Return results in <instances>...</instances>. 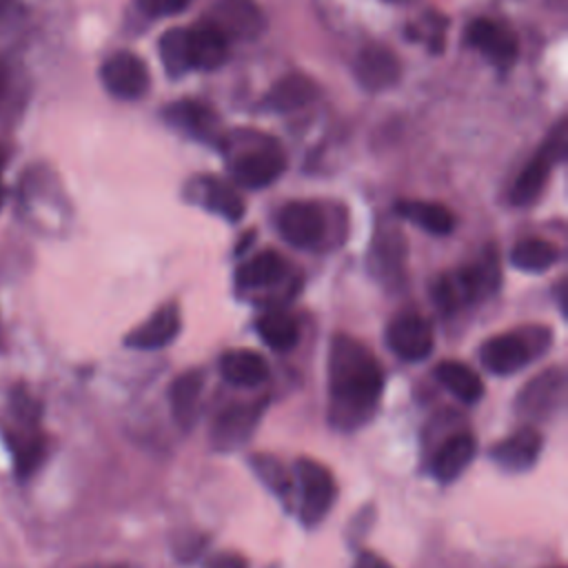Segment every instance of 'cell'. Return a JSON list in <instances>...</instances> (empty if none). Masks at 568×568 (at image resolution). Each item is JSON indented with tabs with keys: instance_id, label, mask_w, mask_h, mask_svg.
Wrapping results in <instances>:
<instances>
[{
	"instance_id": "5bb4252c",
	"label": "cell",
	"mask_w": 568,
	"mask_h": 568,
	"mask_svg": "<svg viewBox=\"0 0 568 568\" xmlns=\"http://www.w3.org/2000/svg\"><path fill=\"white\" fill-rule=\"evenodd\" d=\"M402 62L384 44H366L355 58V78L366 91H384L397 84Z\"/></svg>"
},
{
	"instance_id": "52a82bcc",
	"label": "cell",
	"mask_w": 568,
	"mask_h": 568,
	"mask_svg": "<svg viewBox=\"0 0 568 568\" xmlns=\"http://www.w3.org/2000/svg\"><path fill=\"white\" fill-rule=\"evenodd\" d=\"M100 80L104 89L120 100H138L151 84L146 64L131 51L111 53L100 67Z\"/></svg>"
},
{
	"instance_id": "83f0119b",
	"label": "cell",
	"mask_w": 568,
	"mask_h": 568,
	"mask_svg": "<svg viewBox=\"0 0 568 568\" xmlns=\"http://www.w3.org/2000/svg\"><path fill=\"white\" fill-rule=\"evenodd\" d=\"M557 260H559V248L552 242L539 240V237L521 240L510 251L513 266L526 273H541L550 268Z\"/></svg>"
},
{
	"instance_id": "8992f818",
	"label": "cell",
	"mask_w": 568,
	"mask_h": 568,
	"mask_svg": "<svg viewBox=\"0 0 568 568\" xmlns=\"http://www.w3.org/2000/svg\"><path fill=\"white\" fill-rule=\"evenodd\" d=\"M295 475L300 481V519L306 526H315L324 519L335 501V479L326 466L315 459L302 457L295 462Z\"/></svg>"
},
{
	"instance_id": "7a4b0ae2",
	"label": "cell",
	"mask_w": 568,
	"mask_h": 568,
	"mask_svg": "<svg viewBox=\"0 0 568 568\" xmlns=\"http://www.w3.org/2000/svg\"><path fill=\"white\" fill-rule=\"evenodd\" d=\"M233 180L246 189H262L275 182L286 169V155L275 140L242 131L222 140Z\"/></svg>"
},
{
	"instance_id": "1f68e13d",
	"label": "cell",
	"mask_w": 568,
	"mask_h": 568,
	"mask_svg": "<svg viewBox=\"0 0 568 568\" xmlns=\"http://www.w3.org/2000/svg\"><path fill=\"white\" fill-rule=\"evenodd\" d=\"M186 4H189V0H138V7L146 16H153V18L180 13Z\"/></svg>"
},
{
	"instance_id": "9c48e42d",
	"label": "cell",
	"mask_w": 568,
	"mask_h": 568,
	"mask_svg": "<svg viewBox=\"0 0 568 568\" xmlns=\"http://www.w3.org/2000/svg\"><path fill=\"white\" fill-rule=\"evenodd\" d=\"M217 27L229 42L255 40L264 31V16L253 0H217L204 18Z\"/></svg>"
},
{
	"instance_id": "7402d4cb",
	"label": "cell",
	"mask_w": 568,
	"mask_h": 568,
	"mask_svg": "<svg viewBox=\"0 0 568 568\" xmlns=\"http://www.w3.org/2000/svg\"><path fill=\"white\" fill-rule=\"evenodd\" d=\"M286 275V262L277 251H262L237 266V288H264L277 284Z\"/></svg>"
},
{
	"instance_id": "8fae6325",
	"label": "cell",
	"mask_w": 568,
	"mask_h": 568,
	"mask_svg": "<svg viewBox=\"0 0 568 568\" xmlns=\"http://www.w3.org/2000/svg\"><path fill=\"white\" fill-rule=\"evenodd\" d=\"M277 231L288 244L311 248L324 235L322 209L315 202H288L277 213Z\"/></svg>"
},
{
	"instance_id": "4fadbf2b",
	"label": "cell",
	"mask_w": 568,
	"mask_h": 568,
	"mask_svg": "<svg viewBox=\"0 0 568 568\" xmlns=\"http://www.w3.org/2000/svg\"><path fill=\"white\" fill-rule=\"evenodd\" d=\"M386 342L397 357L406 362H422L433 351V331L424 317L406 313L388 324Z\"/></svg>"
},
{
	"instance_id": "44dd1931",
	"label": "cell",
	"mask_w": 568,
	"mask_h": 568,
	"mask_svg": "<svg viewBox=\"0 0 568 568\" xmlns=\"http://www.w3.org/2000/svg\"><path fill=\"white\" fill-rule=\"evenodd\" d=\"M220 373L222 377L233 386H257L266 379L268 366L264 357L248 348H235L222 355L220 359Z\"/></svg>"
},
{
	"instance_id": "3957f363",
	"label": "cell",
	"mask_w": 568,
	"mask_h": 568,
	"mask_svg": "<svg viewBox=\"0 0 568 568\" xmlns=\"http://www.w3.org/2000/svg\"><path fill=\"white\" fill-rule=\"evenodd\" d=\"M497 282H499V264L495 253H488L470 266L442 275L435 286V300L442 311H453L462 304L475 302L481 293L493 291Z\"/></svg>"
},
{
	"instance_id": "603a6c76",
	"label": "cell",
	"mask_w": 568,
	"mask_h": 568,
	"mask_svg": "<svg viewBox=\"0 0 568 568\" xmlns=\"http://www.w3.org/2000/svg\"><path fill=\"white\" fill-rule=\"evenodd\" d=\"M202 386H204V373L200 368H191L178 375L171 384V393H169L171 413L182 428H189L195 419Z\"/></svg>"
},
{
	"instance_id": "7c38bea8",
	"label": "cell",
	"mask_w": 568,
	"mask_h": 568,
	"mask_svg": "<svg viewBox=\"0 0 568 568\" xmlns=\"http://www.w3.org/2000/svg\"><path fill=\"white\" fill-rule=\"evenodd\" d=\"M564 393H566V377L561 368H550L544 371L541 375L532 377L519 393L517 397V410L524 417H532V419H544L548 415H552L561 402H564Z\"/></svg>"
},
{
	"instance_id": "d4e9b609",
	"label": "cell",
	"mask_w": 568,
	"mask_h": 568,
	"mask_svg": "<svg viewBox=\"0 0 568 568\" xmlns=\"http://www.w3.org/2000/svg\"><path fill=\"white\" fill-rule=\"evenodd\" d=\"M435 377L446 390H450L464 404H475L484 395L481 377L464 362L448 359V362L437 364Z\"/></svg>"
},
{
	"instance_id": "8d00e7d4",
	"label": "cell",
	"mask_w": 568,
	"mask_h": 568,
	"mask_svg": "<svg viewBox=\"0 0 568 568\" xmlns=\"http://www.w3.org/2000/svg\"><path fill=\"white\" fill-rule=\"evenodd\" d=\"M13 0H0V13H4L7 9H9V4H11Z\"/></svg>"
},
{
	"instance_id": "4dcf8cb0",
	"label": "cell",
	"mask_w": 568,
	"mask_h": 568,
	"mask_svg": "<svg viewBox=\"0 0 568 568\" xmlns=\"http://www.w3.org/2000/svg\"><path fill=\"white\" fill-rule=\"evenodd\" d=\"M251 466L255 470V475L282 499V501H291L293 495V479L286 473V468L282 466V462L273 455H255L251 457Z\"/></svg>"
},
{
	"instance_id": "d6986e66",
	"label": "cell",
	"mask_w": 568,
	"mask_h": 568,
	"mask_svg": "<svg viewBox=\"0 0 568 568\" xmlns=\"http://www.w3.org/2000/svg\"><path fill=\"white\" fill-rule=\"evenodd\" d=\"M164 118L171 126H175L178 131H182L191 138L215 140L217 118L206 104H202L197 100H178V102L169 104V109L164 111Z\"/></svg>"
},
{
	"instance_id": "836d02e7",
	"label": "cell",
	"mask_w": 568,
	"mask_h": 568,
	"mask_svg": "<svg viewBox=\"0 0 568 568\" xmlns=\"http://www.w3.org/2000/svg\"><path fill=\"white\" fill-rule=\"evenodd\" d=\"M13 93H16L13 71L4 60H0V113L7 111V104H11L13 100Z\"/></svg>"
},
{
	"instance_id": "5b68a950",
	"label": "cell",
	"mask_w": 568,
	"mask_h": 568,
	"mask_svg": "<svg viewBox=\"0 0 568 568\" xmlns=\"http://www.w3.org/2000/svg\"><path fill=\"white\" fill-rule=\"evenodd\" d=\"M544 328H535L532 333H501L486 339L479 348L481 364L495 375H510L521 371L535 355H539L546 344L548 335L539 337Z\"/></svg>"
},
{
	"instance_id": "e0dca14e",
	"label": "cell",
	"mask_w": 568,
	"mask_h": 568,
	"mask_svg": "<svg viewBox=\"0 0 568 568\" xmlns=\"http://www.w3.org/2000/svg\"><path fill=\"white\" fill-rule=\"evenodd\" d=\"M541 450V437L535 428L524 426L517 433L508 435L506 439L497 442L490 450V457L506 470H528L530 466H535L537 457Z\"/></svg>"
},
{
	"instance_id": "74e56055",
	"label": "cell",
	"mask_w": 568,
	"mask_h": 568,
	"mask_svg": "<svg viewBox=\"0 0 568 568\" xmlns=\"http://www.w3.org/2000/svg\"><path fill=\"white\" fill-rule=\"evenodd\" d=\"M395 2H404V0H395Z\"/></svg>"
},
{
	"instance_id": "277c9868",
	"label": "cell",
	"mask_w": 568,
	"mask_h": 568,
	"mask_svg": "<svg viewBox=\"0 0 568 568\" xmlns=\"http://www.w3.org/2000/svg\"><path fill=\"white\" fill-rule=\"evenodd\" d=\"M566 146H568V126H566V122H559L548 133L544 144L537 149V153L528 160V164L521 169V173L517 175V180L510 189V202L513 204L526 206V204H530L539 197L552 166L559 160H564Z\"/></svg>"
},
{
	"instance_id": "ba28073f",
	"label": "cell",
	"mask_w": 568,
	"mask_h": 568,
	"mask_svg": "<svg viewBox=\"0 0 568 568\" xmlns=\"http://www.w3.org/2000/svg\"><path fill=\"white\" fill-rule=\"evenodd\" d=\"M466 42L477 49L490 64L499 69H508L517 60V36L515 31L490 18H477L466 29Z\"/></svg>"
},
{
	"instance_id": "f1b7e54d",
	"label": "cell",
	"mask_w": 568,
	"mask_h": 568,
	"mask_svg": "<svg viewBox=\"0 0 568 568\" xmlns=\"http://www.w3.org/2000/svg\"><path fill=\"white\" fill-rule=\"evenodd\" d=\"M160 58L171 78H180L191 71L189 62V47H186V29H169L160 38Z\"/></svg>"
},
{
	"instance_id": "cb8c5ba5",
	"label": "cell",
	"mask_w": 568,
	"mask_h": 568,
	"mask_svg": "<svg viewBox=\"0 0 568 568\" xmlns=\"http://www.w3.org/2000/svg\"><path fill=\"white\" fill-rule=\"evenodd\" d=\"M397 213L419 229L433 235H448L455 229V215L448 206L439 202H424V200H402L397 202Z\"/></svg>"
},
{
	"instance_id": "ac0fdd59",
	"label": "cell",
	"mask_w": 568,
	"mask_h": 568,
	"mask_svg": "<svg viewBox=\"0 0 568 568\" xmlns=\"http://www.w3.org/2000/svg\"><path fill=\"white\" fill-rule=\"evenodd\" d=\"M317 98V84L304 73H288L280 78L264 98V106L275 113L300 111Z\"/></svg>"
},
{
	"instance_id": "d590c367",
	"label": "cell",
	"mask_w": 568,
	"mask_h": 568,
	"mask_svg": "<svg viewBox=\"0 0 568 568\" xmlns=\"http://www.w3.org/2000/svg\"><path fill=\"white\" fill-rule=\"evenodd\" d=\"M4 162H7V149H2V146H0V178H2ZM0 193H2V182H0Z\"/></svg>"
},
{
	"instance_id": "6da1fadb",
	"label": "cell",
	"mask_w": 568,
	"mask_h": 568,
	"mask_svg": "<svg viewBox=\"0 0 568 568\" xmlns=\"http://www.w3.org/2000/svg\"><path fill=\"white\" fill-rule=\"evenodd\" d=\"M384 373L375 355L348 335H335L328 348V417L339 430L364 426L382 397Z\"/></svg>"
},
{
	"instance_id": "2e32d148",
	"label": "cell",
	"mask_w": 568,
	"mask_h": 568,
	"mask_svg": "<svg viewBox=\"0 0 568 568\" xmlns=\"http://www.w3.org/2000/svg\"><path fill=\"white\" fill-rule=\"evenodd\" d=\"M178 333H180V311L175 304H164L144 324L133 328L124 337V344L129 348L155 351V348H164L169 342H173Z\"/></svg>"
},
{
	"instance_id": "ffe728a7",
	"label": "cell",
	"mask_w": 568,
	"mask_h": 568,
	"mask_svg": "<svg viewBox=\"0 0 568 568\" xmlns=\"http://www.w3.org/2000/svg\"><path fill=\"white\" fill-rule=\"evenodd\" d=\"M475 453H477V442L473 439V435L468 433L453 435L435 453L430 470L439 481H453L475 459Z\"/></svg>"
},
{
	"instance_id": "9a60e30c",
	"label": "cell",
	"mask_w": 568,
	"mask_h": 568,
	"mask_svg": "<svg viewBox=\"0 0 568 568\" xmlns=\"http://www.w3.org/2000/svg\"><path fill=\"white\" fill-rule=\"evenodd\" d=\"M229 40L226 36L213 27L209 20L197 22L195 27L186 29V47H189V62L191 69L213 71L229 60Z\"/></svg>"
},
{
	"instance_id": "484cf974",
	"label": "cell",
	"mask_w": 568,
	"mask_h": 568,
	"mask_svg": "<svg viewBox=\"0 0 568 568\" xmlns=\"http://www.w3.org/2000/svg\"><path fill=\"white\" fill-rule=\"evenodd\" d=\"M255 331L260 339L277 353L291 351L300 339V324L288 311H266L257 317Z\"/></svg>"
},
{
	"instance_id": "4316f807",
	"label": "cell",
	"mask_w": 568,
	"mask_h": 568,
	"mask_svg": "<svg viewBox=\"0 0 568 568\" xmlns=\"http://www.w3.org/2000/svg\"><path fill=\"white\" fill-rule=\"evenodd\" d=\"M197 197L209 211L226 217L229 222H237L244 215L242 197L222 180H213V178L200 180L197 182Z\"/></svg>"
},
{
	"instance_id": "e575fe53",
	"label": "cell",
	"mask_w": 568,
	"mask_h": 568,
	"mask_svg": "<svg viewBox=\"0 0 568 568\" xmlns=\"http://www.w3.org/2000/svg\"><path fill=\"white\" fill-rule=\"evenodd\" d=\"M353 568H393V566L388 561H384L379 555H375L371 550H364V552L357 555Z\"/></svg>"
},
{
	"instance_id": "30bf717a",
	"label": "cell",
	"mask_w": 568,
	"mask_h": 568,
	"mask_svg": "<svg viewBox=\"0 0 568 568\" xmlns=\"http://www.w3.org/2000/svg\"><path fill=\"white\" fill-rule=\"evenodd\" d=\"M266 402H253V404H233L224 408L213 426H211V444L217 450H233L246 444L264 413Z\"/></svg>"
},
{
	"instance_id": "d6a6232c",
	"label": "cell",
	"mask_w": 568,
	"mask_h": 568,
	"mask_svg": "<svg viewBox=\"0 0 568 568\" xmlns=\"http://www.w3.org/2000/svg\"><path fill=\"white\" fill-rule=\"evenodd\" d=\"M204 568H248V561L244 555L240 552H231V550H222V552H213L206 561Z\"/></svg>"
},
{
	"instance_id": "f546056e",
	"label": "cell",
	"mask_w": 568,
	"mask_h": 568,
	"mask_svg": "<svg viewBox=\"0 0 568 568\" xmlns=\"http://www.w3.org/2000/svg\"><path fill=\"white\" fill-rule=\"evenodd\" d=\"M11 450H13L16 470L20 475H31L44 459V439L36 430L11 433Z\"/></svg>"
}]
</instances>
